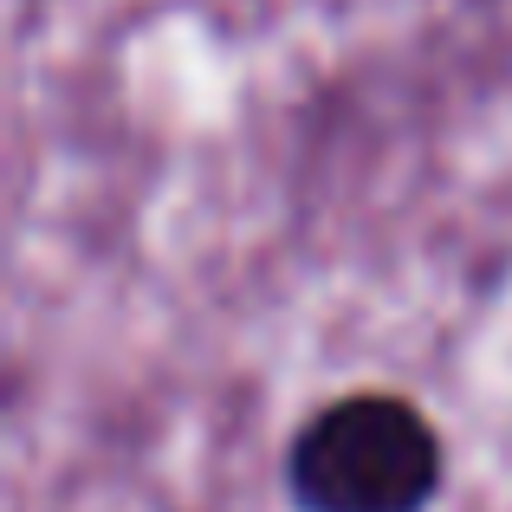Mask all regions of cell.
<instances>
[{"label": "cell", "mask_w": 512, "mask_h": 512, "mask_svg": "<svg viewBox=\"0 0 512 512\" xmlns=\"http://www.w3.org/2000/svg\"><path fill=\"white\" fill-rule=\"evenodd\" d=\"M441 474V428L402 389H344L318 402L286 448L299 512H428Z\"/></svg>", "instance_id": "1"}]
</instances>
